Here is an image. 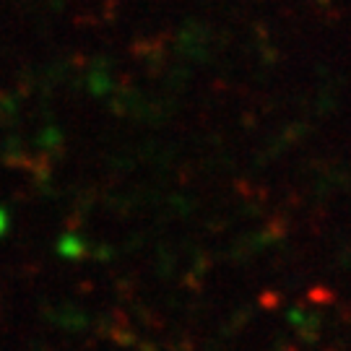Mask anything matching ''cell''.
I'll list each match as a JSON object with an SVG mask.
<instances>
[{
	"mask_svg": "<svg viewBox=\"0 0 351 351\" xmlns=\"http://www.w3.org/2000/svg\"><path fill=\"white\" fill-rule=\"evenodd\" d=\"M5 232H8V213L0 208V237H3Z\"/></svg>",
	"mask_w": 351,
	"mask_h": 351,
	"instance_id": "1",
	"label": "cell"
}]
</instances>
